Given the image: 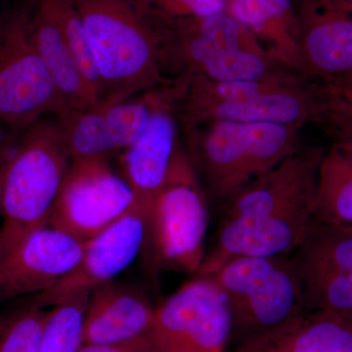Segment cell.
Here are the masks:
<instances>
[{"instance_id":"1","label":"cell","mask_w":352,"mask_h":352,"mask_svg":"<svg viewBox=\"0 0 352 352\" xmlns=\"http://www.w3.org/2000/svg\"><path fill=\"white\" fill-rule=\"evenodd\" d=\"M73 1L100 83L98 105L126 100L175 82L166 73L159 27L133 0Z\"/></svg>"},{"instance_id":"2","label":"cell","mask_w":352,"mask_h":352,"mask_svg":"<svg viewBox=\"0 0 352 352\" xmlns=\"http://www.w3.org/2000/svg\"><path fill=\"white\" fill-rule=\"evenodd\" d=\"M72 164L56 117H44L22 131L7 166L0 252L47 224Z\"/></svg>"},{"instance_id":"3","label":"cell","mask_w":352,"mask_h":352,"mask_svg":"<svg viewBox=\"0 0 352 352\" xmlns=\"http://www.w3.org/2000/svg\"><path fill=\"white\" fill-rule=\"evenodd\" d=\"M210 276L226 296L238 346L275 332L305 310L291 256L235 258Z\"/></svg>"},{"instance_id":"4","label":"cell","mask_w":352,"mask_h":352,"mask_svg":"<svg viewBox=\"0 0 352 352\" xmlns=\"http://www.w3.org/2000/svg\"><path fill=\"white\" fill-rule=\"evenodd\" d=\"M210 220L208 194L189 154L178 147L148 224L143 254L153 272L198 273Z\"/></svg>"},{"instance_id":"5","label":"cell","mask_w":352,"mask_h":352,"mask_svg":"<svg viewBox=\"0 0 352 352\" xmlns=\"http://www.w3.org/2000/svg\"><path fill=\"white\" fill-rule=\"evenodd\" d=\"M66 111L32 43L29 6L0 16V124L23 131L48 116Z\"/></svg>"},{"instance_id":"6","label":"cell","mask_w":352,"mask_h":352,"mask_svg":"<svg viewBox=\"0 0 352 352\" xmlns=\"http://www.w3.org/2000/svg\"><path fill=\"white\" fill-rule=\"evenodd\" d=\"M150 338L157 352H229L232 321L214 278L198 275L156 307Z\"/></svg>"},{"instance_id":"7","label":"cell","mask_w":352,"mask_h":352,"mask_svg":"<svg viewBox=\"0 0 352 352\" xmlns=\"http://www.w3.org/2000/svg\"><path fill=\"white\" fill-rule=\"evenodd\" d=\"M139 208L129 183L106 160L73 162L47 224L85 242Z\"/></svg>"},{"instance_id":"8","label":"cell","mask_w":352,"mask_h":352,"mask_svg":"<svg viewBox=\"0 0 352 352\" xmlns=\"http://www.w3.org/2000/svg\"><path fill=\"white\" fill-rule=\"evenodd\" d=\"M305 310L352 317V228L311 226L291 256Z\"/></svg>"},{"instance_id":"9","label":"cell","mask_w":352,"mask_h":352,"mask_svg":"<svg viewBox=\"0 0 352 352\" xmlns=\"http://www.w3.org/2000/svg\"><path fill=\"white\" fill-rule=\"evenodd\" d=\"M189 78L179 76L170 85L160 88L147 126L120 157L122 176L135 194L148 224L179 147L176 115Z\"/></svg>"},{"instance_id":"10","label":"cell","mask_w":352,"mask_h":352,"mask_svg":"<svg viewBox=\"0 0 352 352\" xmlns=\"http://www.w3.org/2000/svg\"><path fill=\"white\" fill-rule=\"evenodd\" d=\"M147 232V219L140 208L124 215L85 241L75 270L52 288L32 296V300L43 307H53L113 281L143 254Z\"/></svg>"},{"instance_id":"11","label":"cell","mask_w":352,"mask_h":352,"mask_svg":"<svg viewBox=\"0 0 352 352\" xmlns=\"http://www.w3.org/2000/svg\"><path fill=\"white\" fill-rule=\"evenodd\" d=\"M85 242L46 224L0 252V302L47 291L68 276Z\"/></svg>"},{"instance_id":"12","label":"cell","mask_w":352,"mask_h":352,"mask_svg":"<svg viewBox=\"0 0 352 352\" xmlns=\"http://www.w3.org/2000/svg\"><path fill=\"white\" fill-rule=\"evenodd\" d=\"M324 150L300 148L224 204L222 219L274 217L311 210Z\"/></svg>"},{"instance_id":"13","label":"cell","mask_w":352,"mask_h":352,"mask_svg":"<svg viewBox=\"0 0 352 352\" xmlns=\"http://www.w3.org/2000/svg\"><path fill=\"white\" fill-rule=\"evenodd\" d=\"M302 76L337 80L352 72V8L342 0H300L296 8Z\"/></svg>"},{"instance_id":"14","label":"cell","mask_w":352,"mask_h":352,"mask_svg":"<svg viewBox=\"0 0 352 352\" xmlns=\"http://www.w3.org/2000/svg\"><path fill=\"white\" fill-rule=\"evenodd\" d=\"M311 210L252 219H222L212 251L198 275H210L235 258L289 256L302 244L312 223Z\"/></svg>"},{"instance_id":"15","label":"cell","mask_w":352,"mask_h":352,"mask_svg":"<svg viewBox=\"0 0 352 352\" xmlns=\"http://www.w3.org/2000/svg\"><path fill=\"white\" fill-rule=\"evenodd\" d=\"M326 99L323 85L300 82L237 103L220 104L182 116L186 131L215 120L241 124H298L322 122Z\"/></svg>"},{"instance_id":"16","label":"cell","mask_w":352,"mask_h":352,"mask_svg":"<svg viewBox=\"0 0 352 352\" xmlns=\"http://www.w3.org/2000/svg\"><path fill=\"white\" fill-rule=\"evenodd\" d=\"M204 124L205 131H186L189 156L208 196L226 204L252 182L243 124L229 120Z\"/></svg>"},{"instance_id":"17","label":"cell","mask_w":352,"mask_h":352,"mask_svg":"<svg viewBox=\"0 0 352 352\" xmlns=\"http://www.w3.org/2000/svg\"><path fill=\"white\" fill-rule=\"evenodd\" d=\"M156 307L135 285L109 282L90 292L83 344H113L149 336Z\"/></svg>"},{"instance_id":"18","label":"cell","mask_w":352,"mask_h":352,"mask_svg":"<svg viewBox=\"0 0 352 352\" xmlns=\"http://www.w3.org/2000/svg\"><path fill=\"white\" fill-rule=\"evenodd\" d=\"M28 6L32 43L63 99L66 110H82L98 105L46 0H28Z\"/></svg>"},{"instance_id":"19","label":"cell","mask_w":352,"mask_h":352,"mask_svg":"<svg viewBox=\"0 0 352 352\" xmlns=\"http://www.w3.org/2000/svg\"><path fill=\"white\" fill-rule=\"evenodd\" d=\"M226 12L249 29L282 68L303 76L298 15L291 0H228Z\"/></svg>"},{"instance_id":"20","label":"cell","mask_w":352,"mask_h":352,"mask_svg":"<svg viewBox=\"0 0 352 352\" xmlns=\"http://www.w3.org/2000/svg\"><path fill=\"white\" fill-rule=\"evenodd\" d=\"M351 317L305 310L275 332L237 346L242 352H352Z\"/></svg>"},{"instance_id":"21","label":"cell","mask_w":352,"mask_h":352,"mask_svg":"<svg viewBox=\"0 0 352 352\" xmlns=\"http://www.w3.org/2000/svg\"><path fill=\"white\" fill-rule=\"evenodd\" d=\"M314 221L352 228V143L335 141L324 152L315 194Z\"/></svg>"},{"instance_id":"22","label":"cell","mask_w":352,"mask_h":352,"mask_svg":"<svg viewBox=\"0 0 352 352\" xmlns=\"http://www.w3.org/2000/svg\"><path fill=\"white\" fill-rule=\"evenodd\" d=\"M303 76L284 71L263 80L215 82L200 76H190L186 92L180 105V116L220 104L237 103L258 95L281 89L300 82Z\"/></svg>"},{"instance_id":"23","label":"cell","mask_w":352,"mask_h":352,"mask_svg":"<svg viewBox=\"0 0 352 352\" xmlns=\"http://www.w3.org/2000/svg\"><path fill=\"white\" fill-rule=\"evenodd\" d=\"M252 182L300 149L298 124H242Z\"/></svg>"},{"instance_id":"24","label":"cell","mask_w":352,"mask_h":352,"mask_svg":"<svg viewBox=\"0 0 352 352\" xmlns=\"http://www.w3.org/2000/svg\"><path fill=\"white\" fill-rule=\"evenodd\" d=\"M88 296L89 294L73 296L46 311L38 352L80 351Z\"/></svg>"},{"instance_id":"25","label":"cell","mask_w":352,"mask_h":352,"mask_svg":"<svg viewBox=\"0 0 352 352\" xmlns=\"http://www.w3.org/2000/svg\"><path fill=\"white\" fill-rule=\"evenodd\" d=\"M287 71L266 51L232 50L222 53L196 69L191 76H200L215 82L263 80Z\"/></svg>"},{"instance_id":"26","label":"cell","mask_w":352,"mask_h":352,"mask_svg":"<svg viewBox=\"0 0 352 352\" xmlns=\"http://www.w3.org/2000/svg\"><path fill=\"white\" fill-rule=\"evenodd\" d=\"M83 80L99 104L100 83L87 32L73 0H46Z\"/></svg>"},{"instance_id":"27","label":"cell","mask_w":352,"mask_h":352,"mask_svg":"<svg viewBox=\"0 0 352 352\" xmlns=\"http://www.w3.org/2000/svg\"><path fill=\"white\" fill-rule=\"evenodd\" d=\"M45 314L31 298L0 316V352H38Z\"/></svg>"},{"instance_id":"28","label":"cell","mask_w":352,"mask_h":352,"mask_svg":"<svg viewBox=\"0 0 352 352\" xmlns=\"http://www.w3.org/2000/svg\"><path fill=\"white\" fill-rule=\"evenodd\" d=\"M157 24H171L226 12L228 0H133Z\"/></svg>"},{"instance_id":"29","label":"cell","mask_w":352,"mask_h":352,"mask_svg":"<svg viewBox=\"0 0 352 352\" xmlns=\"http://www.w3.org/2000/svg\"><path fill=\"white\" fill-rule=\"evenodd\" d=\"M326 106L323 122L333 132L336 141L352 143V95L333 80L324 83Z\"/></svg>"},{"instance_id":"30","label":"cell","mask_w":352,"mask_h":352,"mask_svg":"<svg viewBox=\"0 0 352 352\" xmlns=\"http://www.w3.org/2000/svg\"><path fill=\"white\" fill-rule=\"evenodd\" d=\"M78 352H157L149 336L126 342L103 344H82Z\"/></svg>"},{"instance_id":"31","label":"cell","mask_w":352,"mask_h":352,"mask_svg":"<svg viewBox=\"0 0 352 352\" xmlns=\"http://www.w3.org/2000/svg\"><path fill=\"white\" fill-rule=\"evenodd\" d=\"M19 136L17 133L7 134L0 132V226H1L2 200H3L7 166L10 162L14 148Z\"/></svg>"},{"instance_id":"32","label":"cell","mask_w":352,"mask_h":352,"mask_svg":"<svg viewBox=\"0 0 352 352\" xmlns=\"http://www.w3.org/2000/svg\"><path fill=\"white\" fill-rule=\"evenodd\" d=\"M332 80L337 83L344 91L352 95V73L349 74V75L346 76H342V78Z\"/></svg>"},{"instance_id":"33","label":"cell","mask_w":352,"mask_h":352,"mask_svg":"<svg viewBox=\"0 0 352 352\" xmlns=\"http://www.w3.org/2000/svg\"><path fill=\"white\" fill-rule=\"evenodd\" d=\"M342 1H344V3L347 4V6L352 8V0H342Z\"/></svg>"},{"instance_id":"34","label":"cell","mask_w":352,"mask_h":352,"mask_svg":"<svg viewBox=\"0 0 352 352\" xmlns=\"http://www.w3.org/2000/svg\"><path fill=\"white\" fill-rule=\"evenodd\" d=\"M235 352H242V351H236Z\"/></svg>"},{"instance_id":"35","label":"cell","mask_w":352,"mask_h":352,"mask_svg":"<svg viewBox=\"0 0 352 352\" xmlns=\"http://www.w3.org/2000/svg\"><path fill=\"white\" fill-rule=\"evenodd\" d=\"M0 1H1V0H0Z\"/></svg>"},{"instance_id":"36","label":"cell","mask_w":352,"mask_h":352,"mask_svg":"<svg viewBox=\"0 0 352 352\" xmlns=\"http://www.w3.org/2000/svg\"><path fill=\"white\" fill-rule=\"evenodd\" d=\"M351 73H352V72H351Z\"/></svg>"}]
</instances>
